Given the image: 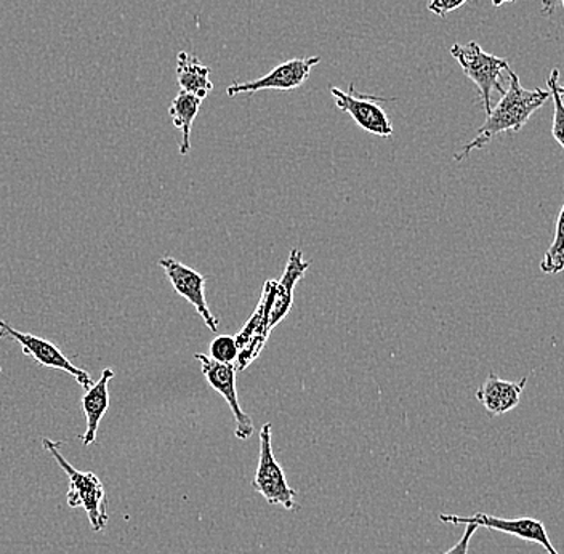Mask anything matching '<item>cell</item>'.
<instances>
[{"label":"cell","mask_w":564,"mask_h":554,"mask_svg":"<svg viewBox=\"0 0 564 554\" xmlns=\"http://www.w3.org/2000/svg\"><path fill=\"white\" fill-rule=\"evenodd\" d=\"M528 377L521 381H506L489 373L485 383L476 391V399L492 416L507 414L520 404Z\"/></svg>","instance_id":"obj_12"},{"label":"cell","mask_w":564,"mask_h":554,"mask_svg":"<svg viewBox=\"0 0 564 554\" xmlns=\"http://www.w3.org/2000/svg\"><path fill=\"white\" fill-rule=\"evenodd\" d=\"M176 80L182 91L199 98L200 101L206 100L214 90L209 66L203 65L197 56L186 52L176 55Z\"/></svg>","instance_id":"obj_15"},{"label":"cell","mask_w":564,"mask_h":554,"mask_svg":"<svg viewBox=\"0 0 564 554\" xmlns=\"http://www.w3.org/2000/svg\"><path fill=\"white\" fill-rule=\"evenodd\" d=\"M203 101L186 91H180L169 106V115L176 129L182 132V141H180V154L186 156L192 150V129L194 119L199 115V108Z\"/></svg>","instance_id":"obj_16"},{"label":"cell","mask_w":564,"mask_h":554,"mask_svg":"<svg viewBox=\"0 0 564 554\" xmlns=\"http://www.w3.org/2000/svg\"><path fill=\"white\" fill-rule=\"evenodd\" d=\"M560 70L552 69L549 79H546V86H549L550 95H552L553 101V122H552V135L556 143L564 150V101L558 94L560 86Z\"/></svg>","instance_id":"obj_18"},{"label":"cell","mask_w":564,"mask_h":554,"mask_svg":"<svg viewBox=\"0 0 564 554\" xmlns=\"http://www.w3.org/2000/svg\"><path fill=\"white\" fill-rule=\"evenodd\" d=\"M468 0H432L429 6V10L440 18H446L447 13L454 12V10L460 9Z\"/></svg>","instance_id":"obj_20"},{"label":"cell","mask_w":564,"mask_h":554,"mask_svg":"<svg viewBox=\"0 0 564 554\" xmlns=\"http://www.w3.org/2000/svg\"><path fill=\"white\" fill-rule=\"evenodd\" d=\"M115 379V370L105 369L101 372L100 380L91 384L83 398L84 414H86L87 428L86 434L80 436L84 446H90L97 439L98 428H100L101 419L109 408V381Z\"/></svg>","instance_id":"obj_14"},{"label":"cell","mask_w":564,"mask_h":554,"mask_svg":"<svg viewBox=\"0 0 564 554\" xmlns=\"http://www.w3.org/2000/svg\"><path fill=\"white\" fill-rule=\"evenodd\" d=\"M467 529H465L464 535L458 540L456 545L453 548L447 550L444 554H468V548H470V540L474 537L476 531H478V525L475 524H465Z\"/></svg>","instance_id":"obj_21"},{"label":"cell","mask_w":564,"mask_h":554,"mask_svg":"<svg viewBox=\"0 0 564 554\" xmlns=\"http://www.w3.org/2000/svg\"><path fill=\"white\" fill-rule=\"evenodd\" d=\"M252 487L270 504H280L285 510L297 508V503H295L297 490L289 486L284 469L274 457L271 423H264L260 430L259 467H257Z\"/></svg>","instance_id":"obj_4"},{"label":"cell","mask_w":564,"mask_h":554,"mask_svg":"<svg viewBox=\"0 0 564 554\" xmlns=\"http://www.w3.org/2000/svg\"><path fill=\"white\" fill-rule=\"evenodd\" d=\"M194 358L200 362V370H203L207 383L228 402L236 420V437L241 441L252 437V419L242 411L241 404H239L238 390H236V372H238L236 367L214 361L210 356L200 355V352L194 355Z\"/></svg>","instance_id":"obj_8"},{"label":"cell","mask_w":564,"mask_h":554,"mask_svg":"<svg viewBox=\"0 0 564 554\" xmlns=\"http://www.w3.org/2000/svg\"><path fill=\"white\" fill-rule=\"evenodd\" d=\"M558 94H560V97H563L562 100L564 101V86L563 87L558 86Z\"/></svg>","instance_id":"obj_24"},{"label":"cell","mask_w":564,"mask_h":554,"mask_svg":"<svg viewBox=\"0 0 564 554\" xmlns=\"http://www.w3.org/2000/svg\"><path fill=\"white\" fill-rule=\"evenodd\" d=\"M440 521L444 524H475L478 528L491 529V531L503 532V534L513 535L524 540V542L538 543L549 554H560L556 552L553 543L550 542L545 525L542 521L534 518H517V520H506V518L491 517V514L476 513L474 517H457V514H440Z\"/></svg>","instance_id":"obj_7"},{"label":"cell","mask_w":564,"mask_h":554,"mask_svg":"<svg viewBox=\"0 0 564 554\" xmlns=\"http://www.w3.org/2000/svg\"><path fill=\"white\" fill-rule=\"evenodd\" d=\"M6 338H12V340H15L17 344L20 345L21 349H23L24 355L33 358L37 365L48 367V369L63 370V372L69 373V376H73L74 379L77 380V383H79L84 390L87 391L88 388L94 384L91 383L90 373L80 369V367L74 366L73 362L66 358L65 352L56 347V345H53L52 341L13 329L9 323L0 321V340H6Z\"/></svg>","instance_id":"obj_5"},{"label":"cell","mask_w":564,"mask_h":554,"mask_svg":"<svg viewBox=\"0 0 564 554\" xmlns=\"http://www.w3.org/2000/svg\"><path fill=\"white\" fill-rule=\"evenodd\" d=\"M159 267L167 274L176 294L192 303L209 330L217 334L218 319L212 314L209 303L206 300V278L194 271L193 268L172 259V257H164V259L159 260Z\"/></svg>","instance_id":"obj_11"},{"label":"cell","mask_w":564,"mask_h":554,"mask_svg":"<svg viewBox=\"0 0 564 554\" xmlns=\"http://www.w3.org/2000/svg\"><path fill=\"white\" fill-rule=\"evenodd\" d=\"M507 73H509V90H506V94L502 95V100L499 101V105L491 109L488 119L476 132L475 139L470 143L465 144L460 153L454 156L456 162L464 161L475 150H482V148L488 146L500 133L520 132L527 126L531 116L552 98L550 90H542V88L527 90V88L521 86V80L517 73H513L511 69L507 70Z\"/></svg>","instance_id":"obj_1"},{"label":"cell","mask_w":564,"mask_h":554,"mask_svg":"<svg viewBox=\"0 0 564 554\" xmlns=\"http://www.w3.org/2000/svg\"><path fill=\"white\" fill-rule=\"evenodd\" d=\"M541 271L549 276H555L564 271V204L556 218L553 241L546 249L544 260L541 261Z\"/></svg>","instance_id":"obj_17"},{"label":"cell","mask_w":564,"mask_h":554,"mask_svg":"<svg viewBox=\"0 0 564 554\" xmlns=\"http://www.w3.org/2000/svg\"><path fill=\"white\" fill-rule=\"evenodd\" d=\"M239 356L238 341L231 335H220L210 344V358L224 365H236Z\"/></svg>","instance_id":"obj_19"},{"label":"cell","mask_w":564,"mask_h":554,"mask_svg":"<svg viewBox=\"0 0 564 554\" xmlns=\"http://www.w3.org/2000/svg\"><path fill=\"white\" fill-rule=\"evenodd\" d=\"M44 449L51 452L53 458L59 468L68 475L69 478V492L68 504L70 508H84L87 513L88 521H90L91 529L95 532H101L108 524V500H106V492L104 482L98 479L97 475L91 471H79L63 457L59 452V444L45 437L42 441Z\"/></svg>","instance_id":"obj_2"},{"label":"cell","mask_w":564,"mask_h":554,"mask_svg":"<svg viewBox=\"0 0 564 554\" xmlns=\"http://www.w3.org/2000/svg\"><path fill=\"white\" fill-rule=\"evenodd\" d=\"M308 261L303 260L302 252L294 249L285 264L284 276L278 282L276 295H274L273 309L270 314V330H273L282 319H285L294 302V289L300 279L308 270Z\"/></svg>","instance_id":"obj_13"},{"label":"cell","mask_w":564,"mask_h":554,"mask_svg":"<svg viewBox=\"0 0 564 554\" xmlns=\"http://www.w3.org/2000/svg\"><path fill=\"white\" fill-rule=\"evenodd\" d=\"M510 2H514V0H492V6L496 7V9H499V7L503 6V3Z\"/></svg>","instance_id":"obj_23"},{"label":"cell","mask_w":564,"mask_h":554,"mask_svg":"<svg viewBox=\"0 0 564 554\" xmlns=\"http://www.w3.org/2000/svg\"><path fill=\"white\" fill-rule=\"evenodd\" d=\"M542 2V15L552 17L556 12L560 6L564 9V0H541Z\"/></svg>","instance_id":"obj_22"},{"label":"cell","mask_w":564,"mask_h":554,"mask_svg":"<svg viewBox=\"0 0 564 554\" xmlns=\"http://www.w3.org/2000/svg\"><path fill=\"white\" fill-rule=\"evenodd\" d=\"M321 56L310 58H292L281 63L276 68L270 70L267 76L252 83H235L227 88L228 97L235 98L241 94H257L262 90H294L302 87L310 79V74L316 65H319Z\"/></svg>","instance_id":"obj_10"},{"label":"cell","mask_w":564,"mask_h":554,"mask_svg":"<svg viewBox=\"0 0 564 554\" xmlns=\"http://www.w3.org/2000/svg\"><path fill=\"white\" fill-rule=\"evenodd\" d=\"M330 94H333L335 106L340 111L350 115L356 126L361 127L362 130L372 133V135L382 137V139H390L393 135V126H391L390 118L383 111L382 106L379 105L386 104L387 98L358 94L355 84H350L347 94L337 87H330Z\"/></svg>","instance_id":"obj_6"},{"label":"cell","mask_w":564,"mask_h":554,"mask_svg":"<svg viewBox=\"0 0 564 554\" xmlns=\"http://www.w3.org/2000/svg\"><path fill=\"white\" fill-rule=\"evenodd\" d=\"M0 373H2V369H0Z\"/></svg>","instance_id":"obj_25"},{"label":"cell","mask_w":564,"mask_h":554,"mask_svg":"<svg viewBox=\"0 0 564 554\" xmlns=\"http://www.w3.org/2000/svg\"><path fill=\"white\" fill-rule=\"evenodd\" d=\"M278 282L267 281L256 313L250 317L241 334L236 335L239 356L236 361V370H245L262 351L270 335V314L273 309L274 295H276Z\"/></svg>","instance_id":"obj_9"},{"label":"cell","mask_w":564,"mask_h":554,"mask_svg":"<svg viewBox=\"0 0 564 554\" xmlns=\"http://www.w3.org/2000/svg\"><path fill=\"white\" fill-rule=\"evenodd\" d=\"M451 55L457 59L465 76L474 80L475 86L478 87L486 115H489L492 109V91L497 90L500 95L506 94L502 74L510 69L509 62L491 55V53H486L476 42H468L465 45L454 44Z\"/></svg>","instance_id":"obj_3"}]
</instances>
